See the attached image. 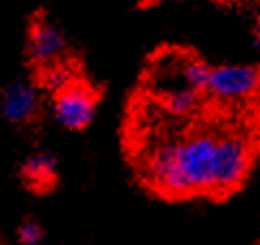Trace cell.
Returning a JSON list of instances; mask_svg holds the SVG:
<instances>
[{
    "mask_svg": "<svg viewBox=\"0 0 260 245\" xmlns=\"http://www.w3.org/2000/svg\"><path fill=\"white\" fill-rule=\"evenodd\" d=\"M260 73L254 67L245 65H224L211 71L209 93L221 101H237L245 99L258 88Z\"/></svg>",
    "mask_w": 260,
    "mask_h": 245,
    "instance_id": "277c9868",
    "label": "cell"
},
{
    "mask_svg": "<svg viewBox=\"0 0 260 245\" xmlns=\"http://www.w3.org/2000/svg\"><path fill=\"white\" fill-rule=\"evenodd\" d=\"M0 112L9 122H30L39 112V95L30 82H11L0 93Z\"/></svg>",
    "mask_w": 260,
    "mask_h": 245,
    "instance_id": "8992f818",
    "label": "cell"
},
{
    "mask_svg": "<svg viewBox=\"0 0 260 245\" xmlns=\"http://www.w3.org/2000/svg\"><path fill=\"white\" fill-rule=\"evenodd\" d=\"M97 95L84 80H73L69 86H64L54 95V118L64 129L78 131L84 129L95 116Z\"/></svg>",
    "mask_w": 260,
    "mask_h": 245,
    "instance_id": "3957f363",
    "label": "cell"
},
{
    "mask_svg": "<svg viewBox=\"0 0 260 245\" xmlns=\"http://www.w3.org/2000/svg\"><path fill=\"white\" fill-rule=\"evenodd\" d=\"M258 245H260V243H258Z\"/></svg>",
    "mask_w": 260,
    "mask_h": 245,
    "instance_id": "7c38bea8",
    "label": "cell"
},
{
    "mask_svg": "<svg viewBox=\"0 0 260 245\" xmlns=\"http://www.w3.org/2000/svg\"><path fill=\"white\" fill-rule=\"evenodd\" d=\"M17 239H20L22 245H39L43 239V228L37 222L28 220L17 228Z\"/></svg>",
    "mask_w": 260,
    "mask_h": 245,
    "instance_id": "30bf717a",
    "label": "cell"
},
{
    "mask_svg": "<svg viewBox=\"0 0 260 245\" xmlns=\"http://www.w3.org/2000/svg\"><path fill=\"white\" fill-rule=\"evenodd\" d=\"M258 43H260V26H258Z\"/></svg>",
    "mask_w": 260,
    "mask_h": 245,
    "instance_id": "8fae6325",
    "label": "cell"
},
{
    "mask_svg": "<svg viewBox=\"0 0 260 245\" xmlns=\"http://www.w3.org/2000/svg\"><path fill=\"white\" fill-rule=\"evenodd\" d=\"M64 52V37L56 24H52L45 17H39L30 24L28 30V56L37 67H52L60 63Z\"/></svg>",
    "mask_w": 260,
    "mask_h": 245,
    "instance_id": "5b68a950",
    "label": "cell"
},
{
    "mask_svg": "<svg viewBox=\"0 0 260 245\" xmlns=\"http://www.w3.org/2000/svg\"><path fill=\"white\" fill-rule=\"evenodd\" d=\"M249 166V148L243 136L228 134L217 138L213 164V192H230L243 181Z\"/></svg>",
    "mask_w": 260,
    "mask_h": 245,
    "instance_id": "7a4b0ae2",
    "label": "cell"
},
{
    "mask_svg": "<svg viewBox=\"0 0 260 245\" xmlns=\"http://www.w3.org/2000/svg\"><path fill=\"white\" fill-rule=\"evenodd\" d=\"M217 140L200 134L164 144L151 159V178L157 190L170 196L213 192V164Z\"/></svg>",
    "mask_w": 260,
    "mask_h": 245,
    "instance_id": "6da1fadb",
    "label": "cell"
},
{
    "mask_svg": "<svg viewBox=\"0 0 260 245\" xmlns=\"http://www.w3.org/2000/svg\"><path fill=\"white\" fill-rule=\"evenodd\" d=\"M22 176L32 190H48L56 181V162L50 153H35L24 162Z\"/></svg>",
    "mask_w": 260,
    "mask_h": 245,
    "instance_id": "52a82bcc",
    "label": "cell"
},
{
    "mask_svg": "<svg viewBox=\"0 0 260 245\" xmlns=\"http://www.w3.org/2000/svg\"><path fill=\"white\" fill-rule=\"evenodd\" d=\"M196 99H198V93H193L189 88H183V90H176V93L166 95L164 106L170 112H174V114H185V112H189L193 106H196Z\"/></svg>",
    "mask_w": 260,
    "mask_h": 245,
    "instance_id": "9c48e42d",
    "label": "cell"
},
{
    "mask_svg": "<svg viewBox=\"0 0 260 245\" xmlns=\"http://www.w3.org/2000/svg\"><path fill=\"white\" fill-rule=\"evenodd\" d=\"M73 80H78V75H73L71 67H67L64 63H56V65H52V67L41 69V82H43V86L50 88L54 95H56L58 90H62L64 86H69Z\"/></svg>",
    "mask_w": 260,
    "mask_h": 245,
    "instance_id": "ba28073f",
    "label": "cell"
}]
</instances>
